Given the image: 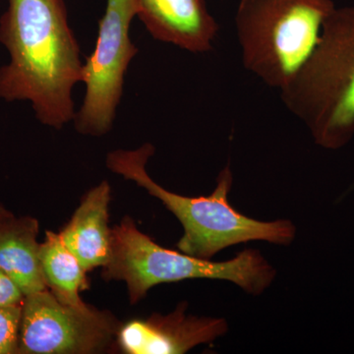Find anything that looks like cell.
Returning a JSON list of instances; mask_svg holds the SVG:
<instances>
[{
	"instance_id": "cell-13",
	"label": "cell",
	"mask_w": 354,
	"mask_h": 354,
	"mask_svg": "<svg viewBox=\"0 0 354 354\" xmlns=\"http://www.w3.org/2000/svg\"><path fill=\"white\" fill-rule=\"evenodd\" d=\"M22 304L0 307V354H18Z\"/></svg>"
},
{
	"instance_id": "cell-1",
	"label": "cell",
	"mask_w": 354,
	"mask_h": 354,
	"mask_svg": "<svg viewBox=\"0 0 354 354\" xmlns=\"http://www.w3.org/2000/svg\"><path fill=\"white\" fill-rule=\"evenodd\" d=\"M0 43L10 57L0 67V99L31 102L37 120L55 129L74 120L83 64L64 0H8Z\"/></svg>"
},
{
	"instance_id": "cell-4",
	"label": "cell",
	"mask_w": 354,
	"mask_h": 354,
	"mask_svg": "<svg viewBox=\"0 0 354 354\" xmlns=\"http://www.w3.org/2000/svg\"><path fill=\"white\" fill-rule=\"evenodd\" d=\"M102 277L104 281H124L130 302L136 304L153 286L186 279L230 281L248 295L259 297L274 283L277 271L256 249H246L223 262L171 250L143 234L127 216L111 227V256Z\"/></svg>"
},
{
	"instance_id": "cell-9",
	"label": "cell",
	"mask_w": 354,
	"mask_h": 354,
	"mask_svg": "<svg viewBox=\"0 0 354 354\" xmlns=\"http://www.w3.org/2000/svg\"><path fill=\"white\" fill-rule=\"evenodd\" d=\"M138 16L151 36L190 53L213 48L218 26L205 0H138Z\"/></svg>"
},
{
	"instance_id": "cell-2",
	"label": "cell",
	"mask_w": 354,
	"mask_h": 354,
	"mask_svg": "<svg viewBox=\"0 0 354 354\" xmlns=\"http://www.w3.org/2000/svg\"><path fill=\"white\" fill-rule=\"evenodd\" d=\"M155 153L152 144L136 150L109 153L106 165L114 174L134 181L152 196L160 200L183 227L177 243L183 253L212 260L227 247L249 241H266L288 246L297 236V227L290 220L262 221L242 215L230 205L228 196L234 183L230 165L218 174L216 186L209 196L185 197L155 183L146 171L147 162Z\"/></svg>"
},
{
	"instance_id": "cell-11",
	"label": "cell",
	"mask_w": 354,
	"mask_h": 354,
	"mask_svg": "<svg viewBox=\"0 0 354 354\" xmlns=\"http://www.w3.org/2000/svg\"><path fill=\"white\" fill-rule=\"evenodd\" d=\"M39 221L13 215L0 223V270L23 295L46 290L39 260Z\"/></svg>"
},
{
	"instance_id": "cell-10",
	"label": "cell",
	"mask_w": 354,
	"mask_h": 354,
	"mask_svg": "<svg viewBox=\"0 0 354 354\" xmlns=\"http://www.w3.org/2000/svg\"><path fill=\"white\" fill-rule=\"evenodd\" d=\"M111 194L108 181H102L92 188L84 196L71 220L59 232L65 246L78 258L87 272L104 267L111 256Z\"/></svg>"
},
{
	"instance_id": "cell-8",
	"label": "cell",
	"mask_w": 354,
	"mask_h": 354,
	"mask_svg": "<svg viewBox=\"0 0 354 354\" xmlns=\"http://www.w3.org/2000/svg\"><path fill=\"white\" fill-rule=\"evenodd\" d=\"M187 308V302H181L167 315L153 313L121 326L118 346L127 354H183L228 332L225 318L191 315Z\"/></svg>"
},
{
	"instance_id": "cell-12",
	"label": "cell",
	"mask_w": 354,
	"mask_h": 354,
	"mask_svg": "<svg viewBox=\"0 0 354 354\" xmlns=\"http://www.w3.org/2000/svg\"><path fill=\"white\" fill-rule=\"evenodd\" d=\"M39 260L46 288L58 301L67 306L87 310L81 291L88 288L87 272L78 258L65 246L59 234L48 230L39 244Z\"/></svg>"
},
{
	"instance_id": "cell-15",
	"label": "cell",
	"mask_w": 354,
	"mask_h": 354,
	"mask_svg": "<svg viewBox=\"0 0 354 354\" xmlns=\"http://www.w3.org/2000/svg\"><path fill=\"white\" fill-rule=\"evenodd\" d=\"M14 214L11 213L8 209H6V207L2 206V205L0 204V223H1L2 221L7 220V218H10V216H12Z\"/></svg>"
},
{
	"instance_id": "cell-14",
	"label": "cell",
	"mask_w": 354,
	"mask_h": 354,
	"mask_svg": "<svg viewBox=\"0 0 354 354\" xmlns=\"http://www.w3.org/2000/svg\"><path fill=\"white\" fill-rule=\"evenodd\" d=\"M24 298L20 288L0 270V307L22 304Z\"/></svg>"
},
{
	"instance_id": "cell-7",
	"label": "cell",
	"mask_w": 354,
	"mask_h": 354,
	"mask_svg": "<svg viewBox=\"0 0 354 354\" xmlns=\"http://www.w3.org/2000/svg\"><path fill=\"white\" fill-rule=\"evenodd\" d=\"M120 327L109 312L67 306L46 288L24 298L18 354L102 353L116 342Z\"/></svg>"
},
{
	"instance_id": "cell-5",
	"label": "cell",
	"mask_w": 354,
	"mask_h": 354,
	"mask_svg": "<svg viewBox=\"0 0 354 354\" xmlns=\"http://www.w3.org/2000/svg\"><path fill=\"white\" fill-rule=\"evenodd\" d=\"M335 8L333 0H239L234 21L243 66L281 91L308 62Z\"/></svg>"
},
{
	"instance_id": "cell-3",
	"label": "cell",
	"mask_w": 354,
	"mask_h": 354,
	"mask_svg": "<svg viewBox=\"0 0 354 354\" xmlns=\"http://www.w3.org/2000/svg\"><path fill=\"white\" fill-rule=\"evenodd\" d=\"M281 97L316 145L339 150L354 137V7L335 8L308 62Z\"/></svg>"
},
{
	"instance_id": "cell-6",
	"label": "cell",
	"mask_w": 354,
	"mask_h": 354,
	"mask_svg": "<svg viewBox=\"0 0 354 354\" xmlns=\"http://www.w3.org/2000/svg\"><path fill=\"white\" fill-rule=\"evenodd\" d=\"M139 11L138 0L106 1L95 50L82 67L85 97L73 120L81 134L100 137L113 128L125 74L138 53L130 39L129 29Z\"/></svg>"
}]
</instances>
